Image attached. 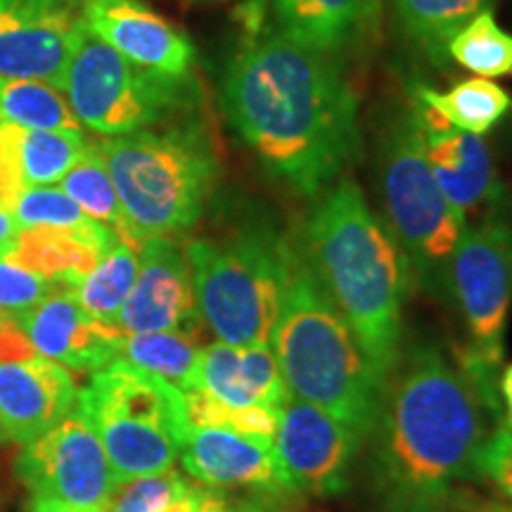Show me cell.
Returning a JSON list of instances; mask_svg holds the SVG:
<instances>
[{
  "label": "cell",
  "mask_w": 512,
  "mask_h": 512,
  "mask_svg": "<svg viewBox=\"0 0 512 512\" xmlns=\"http://www.w3.org/2000/svg\"><path fill=\"white\" fill-rule=\"evenodd\" d=\"M221 107L268 174L302 197L330 188L356 155L358 110L347 79L332 57L278 29L230 60Z\"/></svg>",
  "instance_id": "1"
},
{
  "label": "cell",
  "mask_w": 512,
  "mask_h": 512,
  "mask_svg": "<svg viewBox=\"0 0 512 512\" xmlns=\"http://www.w3.org/2000/svg\"><path fill=\"white\" fill-rule=\"evenodd\" d=\"M489 413L498 406L441 349L401 351L368 434L373 482L387 508H444L453 486L477 475Z\"/></svg>",
  "instance_id": "2"
},
{
  "label": "cell",
  "mask_w": 512,
  "mask_h": 512,
  "mask_svg": "<svg viewBox=\"0 0 512 512\" xmlns=\"http://www.w3.org/2000/svg\"><path fill=\"white\" fill-rule=\"evenodd\" d=\"M306 261L347 318L380 380L401 356L411 266L351 176L325 188L306 219Z\"/></svg>",
  "instance_id": "3"
},
{
  "label": "cell",
  "mask_w": 512,
  "mask_h": 512,
  "mask_svg": "<svg viewBox=\"0 0 512 512\" xmlns=\"http://www.w3.org/2000/svg\"><path fill=\"white\" fill-rule=\"evenodd\" d=\"M271 347L287 394L323 408L368 437L382 380L347 318L299 252H294L290 285Z\"/></svg>",
  "instance_id": "4"
},
{
  "label": "cell",
  "mask_w": 512,
  "mask_h": 512,
  "mask_svg": "<svg viewBox=\"0 0 512 512\" xmlns=\"http://www.w3.org/2000/svg\"><path fill=\"white\" fill-rule=\"evenodd\" d=\"M98 150L117 188L131 247L176 238L202 219L219 178V159L204 128H143L105 138Z\"/></svg>",
  "instance_id": "5"
},
{
  "label": "cell",
  "mask_w": 512,
  "mask_h": 512,
  "mask_svg": "<svg viewBox=\"0 0 512 512\" xmlns=\"http://www.w3.org/2000/svg\"><path fill=\"white\" fill-rule=\"evenodd\" d=\"M200 318L230 347H271L294 249L266 223L185 247Z\"/></svg>",
  "instance_id": "6"
},
{
  "label": "cell",
  "mask_w": 512,
  "mask_h": 512,
  "mask_svg": "<svg viewBox=\"0 0 512 512\" xmlns=\"http://www.w3.org/2000/svg\"><path fill=\"white\" fill-rule=\"evenodd\" d=\"M76 406L98 432L117 484L159 475L181 458L188 411L181 389L162 377L119 358L93 373Z\"/></svg>",
  "instance_id": "7"
},
{
  "label": "cell",
  "mask_w": 512,
  "mask_h": 512,
  "mask_svg": "<svg viewBox=\"0 0 512 512\" xmlns=\"http://www.w3.org/2000/svg\"><path fill=\"white\" fill-rule=\"evenodd\" d=\"M384 223L406 254L415 280L439 297L446 292V271L465 219L453 211L434 178L413 110L389 126L382 145Z\"/></svg>",
  "instance_id": "8"
},
{
  "label": "cell",
  "mask_w": 512,
  "mask_h": 512,
  "mask_svg": "<svg viewBox=\"0 0 512 512\" xmlns=\"http://www.w3.org/2000/svg\"><path fill=\"white\" fill-rule=\"evenodd\" d=\"M446 292L456 299L470 335L460 366L498 403V370L512 304V228L503 219L465 226L446 271Z\"/></svg>",
  "instance_id": "9"
},
{
  "label": "cell",
  "mask_w": 512,
  "mask_h": 512,
  "mask_svg": "<svg viewBox=\"0 0 512 512\" xmlns=\"http://www.w3.org/2000/svg\"><path fill=\"white\" fill-rule=\"evenodd\" d=\"M83 22V19H81ZM60 91L74 117L102 138L152 128L183 105L185 79L147 72L81 27Z\"/></svg>",
  "instance_id": "10"
},
{
  "label": "cell",
  "mask_w": 512,
  "mask_h": 512,
  "mask_svg": "<svg viewBox=\"0 0 512 512\" xmlns=\"http://www.w3.org/2000/svg\"><path fill=\"white\" fill-rule=\"evenodd\" d=\"M15 472L34 498H53L86 510H105L117 489L105 446L79 406L24 446Z\"/></svg>",
  "instance_id": "11"
},
{
  "label": "cell",
  "mask_w": 512,
  "mask_h": 512,
  "mask_svg": "<svg viewBox=\"0 0 512 512\" xmlns=\"http://www.w3.org/2000/svg\"><path fill=\"white\" fill-rule=\"evenodd\" d=\"M361 441V434L335 415L287 396L273 444L290 494H344L351 486V465Z\"/></svg>",
  "instance_id": "12"
},
{
  "label": "cell",
  "mask_w": 512,
  "mask_h": 512,
  "mask_svg": "<svg viewBox=\"0 0 512 512\" xmlns=\"http://www.w3.org/2000/svg\"><path fill=\"white\" fill-rule=\"evenodd\" d=\"M81 27L60 0H0V76L62 88Z\"/></svg>",
  "instance_id": "13"
},
{
  "label": "cell",
  "mask_w": 512,
  "mask_h": 512,
  "mask_svg": "<svg viewBox=\"0 0 512 512\" xmlns=\"http://www.w3.org/2000/svg\"><path fill=\"white\" fill-rule=\"evenodd\" d=\"M138 278L121 306L117 330L124 335L190 330L200 318L192 268L174 238H152L138 247Z\"/></svg>",
  "instance_id": "14"
},
{
  "label": "cell",
  "mask_w": 512,
  "mask_h": 512,
  "mask_svg": "<svg viewBox=\"0 0 512 512\" xmlns=\"http://www.w3.org/2000/svg\"><path fill=\"white\" fill-rule=\"evenodd\" d=\"M15 316L38 354L57 366L93 375L119 361L124 332L88 316L69 287L55 285L36 306Z\"/></svg>",
  "instance_id": "15"
},
{
  "label": "cell",
  "mask_w": 512,
  "mask_h": 512,
  "mask_svg": "<svg viewBox=\"0 0 512 512\" xmlns=\"http://www.w3.org/2000/svg\"><path fill=\"white\" fill-rule=\"evenodd\" d=\"M81 19L91 34L128 62L169 79H188L195 46L140 0H91Z\"/></svg>",
  "instance_id": "16"
},
{
  "label": "cell",
  "mask_w": 512,
  "mask_h": 512,
  "mask_svg": "<svg viewBox=\"0 0 512 512\" xmlns=\"http://www.w3.org/2000/svg\"><path fill=\"white\" fill-rule=\"evenodd\" d=\"M181 463L192 482L211 491L290 494L273 439L247 437L226 427H190Z\"/></svg>",
  "instance_id": "17"
},
{
  "label": "cell",
  "mask_w": 512,
  "mask_h": 512,
  "mask_svg": "<svg viewBox=\"0 0 512 512\" xmlns=\"http://www.w3.org/2000/svg\"><path fill=\"white\" fill-rule=\"evenodd\" d=\"M79 401V387L67 368L48 358L0 363V430L27 446L67 418Z\"/></svg>",
  "instance_id": "18"
},
{
  "label": "cell",
  "mask_w": 512,
  "mask_h": 512,
  "mask_svg": "<svg viewBox=\"0 0 512 512\" xmlns=\"http://www.w3.org/2000/svg\"><path fill=\"white\" fill-rule=\"evenodd\" d=\"M418 126L422 152L437 178L441 192L460 219L498 197V178L482 136L446 126L415 102L411 107Z\"/></svg>",
  "instance_id": "19"
},
{
  "label": "cell",
  "mask_w": 512,
  "mask_h": 512,
  "mask_svg": "<svg viewBox=\"0 0 512 512\" xmlns=\"http://www.w3.org/2000/svg\"><path fill=\"white\" fill-rule=\"evenodd\" d=\"M190 389H202L233 408H283L290 396L273 347H230L223 342L202 347Z\"/></svg>",
  "instance_id": "20"
},
{
  "label": "cell",
  "mask_w": 512,
  "mask_h": 512,
  "mask_svg": "<svg viewBox=\"0 0 512 512\" xmlns=\"http://www.w3.org/2000/svg\"><path fill=\"white\" fill-rule=\"evenodd\" d=\"M117 233L110 228L98 230H62L27 228L19 230L5 249L12 259L57 287L76 285L93 271L95 264L117 245Z\"/></svg>",
  "instance_id": "21"
},
{
  "label": "cell",
  "mask_w": 512,
  "mask_h": 512,
  "mask_svg": "<svg viewBox=\"0 0 512 512\" xmlns=\"http://www.w3.org/2000/svg\"><path fill=\"white\" fill-rule=\"evenodd\" d=\"M278 31L325 57L349 50L373 19V0H273Z\"/></svg>",
  "instance_id": "22"
},
{
  "label": "cell",
  "mask_w": 512,
  "mask_h": 512,
  "mask_svg": "<svg viewBox=\"0 0 512 512\" xmlns=\"http://www.w3.org/2000/svg\"><path fill=\"white\" fill-rule=\"evenodd\" d=\"M83 133L0 124V152L22 185H55L88 150Z\"/></svg>",
  "instance_id": "23"
},
{
  "label": "cell",
  "mask_w": 512,
  "mask_h": 512,
  "mask_svg": "<svg viewBox=\"0 0 512 512\" xmlns=\"http://www.w3.org/2000/svg\"><path fill=\"white\" fill-rule=\"evenodd\" d=\"M415 100L427 107L446 126L486 136L512 110V98L505 88L489 79L460 81L451 91L441 93L430 86H415Z\"/></svg>",
  "instance_id": "24"
},
{
  "label": "cell",
  "mask_w": 512,
  "mask_h": 512,
  "mask_svg": "<svg viewBox=\"0 0 512 512\" xmlns=\"http://www.w3.org/2000/svg\"><path fill=\"white\" fill-rule=\"evenodd\" d=\"M392 5L420 50H425L430 60L444 64L451 38L477 15L494 8L496 0H392Z\"/></svg>",
  "instance_id": "25"
},
{
  "label": "cell",
  "mask_w": 512,
  "mask_h": 512,
  "mask_svg": "<svg viewBox=\"0 0 512 512\" xmlns=\"http://www.w3.org/2000/svg\"><path fill=\"white\" fill-rule=\"evenodd\" d=\"M200 351L190 330H164L124 335L119 344V358L131 366L171 382L181 392H188L195 382Z\"/></svg>",
  "instance_id": "26"
},
{
  "label": "cell",
  "mask_w": 512,
  "mask_h": 512,
  "mask_svg": "<svg viewBox=\"0 0 512 512\" xmlns=\"http://www.w3.org/2000/svg\"><path fill=\"white\" fill-rule=\"evenodd\" d=\"M138 249L117 242L74 287L76 302L88 316L117 328V318L138 278Z\"/></svg>",
  "instance_id": "27"
},
{
  "label": "cell",
  "mask_w": 512,
  "mask_h": 512,
  "mask_svg": "<svg viewBox=\"0 0 512 512\" xmlns=\"http://www.w3.org/2000/svg\"><path fill=\"white\" fill-rule=\"evenodd\" d=\"M0 124L83 133L60 88L31 79L0 76Z\"/></svg>",
  "instance_id": "28"
},
{
  "label": "cell",
  "mask_w": 512,
  "mask_h": 512,
  "mask_svg": "<svg viewBox=\"0 0 512 512\" xmlns=\"http://www.w3.org/2000/svg\"><path fill=\"white\" fill-rule=\"evenodd\" d=\"M60 188L79 204V209L88 219L114 230L121 242L128 240L124 209H121L117 188H114V181L98 145H88L79 162L64 174Z\"/></svg>",
  "instance_id": "29"
},
{
  "label": "cell",
  "mask_w": 512,
  "mask_h": 512,
  "mask_svg": "<svg viewBox=\"0 0 512 512\" xmlns=\"http://www.w3.org/2000/svg\"><path fill=\"white\" fill-rule=\"evenodd\" d=\"M448 60L479 79L508 76L512 74V34L498 27L494 12L486 10L451 38Z\"/></svg>",
  "instance_id": "30"
},
{
  "label": "cell",
  "mask_w": 512,
  "mask_h": 512,
  "mask_svg": "<svg viewBox=\"0 0 512 512\" xmlns=\"http://www.w3.org/2000/svg\"><path fill=\"white\" fill-rule=\"evenodd\" d=\"M19 230L62 228V230H98L102 223L88 219L72 197L57 185H24L12 204ZM107 228V226H105Z\"/></svg>",
  "instance_id": "31"
},
{
  "label": "cell",
  "mask_w": 512,
  "mask_h": 512,
  "mask_svg": "<svg viewBox=\"0 0 512 512\" xmlns=\"http://www.w3.org/2000/svg\"><path fill=\"white\" fill-rule=\"evenodd\" d=\"M188 477L174 467L159 475H147L117 484L105 512H164L190 489Z\"/></svg>",
  "instance_id": "32"
},
{
  "label": "cell",
  "mask_w": 512,
  "mask_h": 512,
  "mask_svg": "<svg viewBox=\"0 0 512 512\" xmlns=\"http://www.w3.org/2000/svg\"><path fill=\"white\" fill-rule=\"evenodd\" d=\"M43 275L29 271L12 259L5 245H0V313H22L41 302L53 290Z\"/></svg>",
  "instance_id": "33"
},
{
  "label": "cell",
  "mask_w": 512,
  "mask_h": 512,
  "mask_svg": "<svg viewBox=\"0 0 512 512\" xmlns=\"http://www.w3.org/2000/svg\"><path fill=\"white\" fill-rule=\"evenodd\" d=\"M477 477L489 479L505 498L512 501V425L498 422L477 456Z\"/></svg>",
  "instance_id": "34"
},
{
  "label": "cell",
  "mask_w": 512,
  "mask_h": 512,
  "mask_svg": "<svg viewBox=\"0 0 512 512\" xmlns=\"http://www.w3.org/2000/svg\"><path fill=\"white\" fill-rule=\"evenodd\" d=\"M41 356L29 342L27 332L22 330L17 316L12 313H0V363H17L31 361Z\"/></svg>",
  "instance_id": "35"
},
{
  "label": "cell",
  "mask_w": 512,
  "mask_h": 512,
  "mask_svg": "<svg viewBox=\"0 0 512 512\" xmlns=\"http://www.w3.org/2000/svg\"><path fill=\"white\" fill-rule=\"evenodd\" d=\"M219 494L221 491H211L207 486L190 484V489L164 512H226L228 501Z\"/></svg>",
  "instance_id": "36"
},
{
  "label": "cell",
  "mask_w": 512,
  "mask_h": 512,
  "mask_svg": "<svg viewBox=\"0 0 512 512\" xmlns=\"http://www.w3.org/2000/svg\"><path fill=\"white\" fill-rule=\"evenodd\" d=\"M29 512H105V510H86L76 505L53 501V498H34L29 505Z\"/></svg>",
  "instance_id": "37"
},
{
  "label": "cell",
  "mask_w": 512,
  "mask_h": 512,
  "mask_svg": "<svg viewBox=\"0 0 512 512\" xmlns=\"http://www.w3.org/2000/svg\"><path fill=\"white\" fill-rule=\"evenodd\" d=\"M17 233H19V226L15 216H12V211L0 207V245H8Z\"/></svg>",
  "instance_id": "38"
},
{
  "label": "cell",
  "mask_w": 512,
  "mask_h": 512,
  "mask_svg": "<svg viewBox=\"0 0 512 512\" xmlns=\"http://www.w3.org/2000/svg\"><path fill=\"white\" fill-rule=\"evenodd\" d=\"M498 387H501V396L505 401V411H508V422L512 425V363L503 370L501 380H498Z\"/></svg>",
  "instance_id": "39"
},
{
  "label": "cell",
  "mask_w": 512,
  "mask_h": 512,
  "mask_svg": "<svg viewBox=\"0 0 512 512\" xmlns=\"http://www.w3.org/2000/svg\"><path fill=\"white\" fill-rule=\"evenodd\" d=\"M226 512H271V510H266L261 503H254V501L249 503V501H245V503H233V505L228 503Z\"/></svg>",
  "instance_id": "40"
},
{
  "label": "cell",
  "mask_w": 512,
  "mask_h": 512,
  "mask_svg": "<svg viewBox=\"0 0 512 512\" xmlns=\"http://www.w3.org/2000/svg\"><path fill=\"white\" fill-rule=\"evenodd\" d=\"M62 5H67V8H72V10H76V8H86L88 3H91V0H60Z\"/></svg>",
  "instance_id": "41"
},
{
  "label": "cell",
  "mask_w": 512,
  "mask_h": 512,
  "mask_svg": "<svg viewBox=\"0 0 512 512\" xmlns=\"http://www.w3.org/2000/svg\"><path fill=\"white\" fill-rule=\"evenodd\" d=\"M389 512H446L444 508H413V510H389Z\"/></svg>",
  "instance_id": "42"
},
{
  "label": "cell",
  "mask_w": 512,
  "mask_h": 512,
  "mask_svg": "<svg viewBox=\"0 0 512 512\" xmlns=\"http://www.w3.org/2000/svg\"><path fill=\"white\" fill-rule=\"evenodd\" d=\"M0 439H5V437H3V430H0Z\"/></svg>",
  "instance_id": "43"
}]
</instances>
